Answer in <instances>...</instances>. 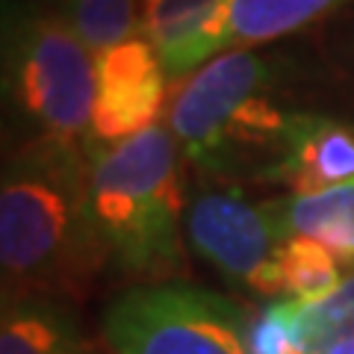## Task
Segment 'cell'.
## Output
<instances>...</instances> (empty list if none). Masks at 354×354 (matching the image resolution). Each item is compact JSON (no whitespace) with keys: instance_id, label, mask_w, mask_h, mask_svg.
Here are the masks:
<instances>
[{"instance_id":"cell-1","label":"cell","mask_w":354,"mask_h":354,"mask_svg":"<svg viewBox=\"0 0 354 354\" xmlns=\"http://www.w3.org/2000/svg\"><path fill=\"white\" fill-rule=\"evenodd\" d=\"M3 298L80 301L109 260L92 209L88 145L27 142L9 157L0 189Z\"/></svg>"},{"instance_id":"cell-7","label":"cell","mask_w":354,"mask_h":354,"mask_svg":"<svg viewBox=\"0 0 354 354\" xmlns=\"http://www.w3.org/2000/svg\"><path fill=\"white\" fill-rule=\"evenodd\" d=\"M165 68L145 39H130L95 57V142H124L157 124L165 101Z\"/></svg>"},{"instance_id":"cell-2","label":"cell","mask_w":354,"mask_h":354,"mask_svg":"<svg viewBox=\"0 0 354 354\" xmlns=\"http://www.w3.org/2000/svg\"><path fill=\"white\" fill-rule=\"evenodd\" d=\"M177 139L151 124L124 142H88L92 209L109 260L133 278L169 283L183 274V165Z\"/></svg>"},{"instance_id":"cell-13","label":"cell","mask_w":354,"mask_h":354,"mask_svg":"<svg viewBox=\"0 0 354 354\" xmlns=\"http://www.w3.org/2000/svg\"><path fill=\"white\" fill-rule=\"evenodd\" d=\"M57 18L74 30L92 57L139 39L136 0H41Z\"/></svg>"},{"instance_id":"cell-14","label":"cell","mask_w":354,"mask_h":354,"mask_svg":"<svg viewBox=\"0 0 354 354\" xmlns=\"http://www.w3.org/2000/svg\"><path fill=\"white\" fill-rule=\"evenodd\" d=\"M281 295L292 301H319L342 283L339 260L310 236H290L278 248Z\"/></svg>"},{"instance_id":"cell-12","label":"cell","mask_w":354,"mask_h":354,"mask_svg":"<svg viewBox=\"0 0 354 354\" xmlns=\"http://www.w3.org/2000/svg\"><path fill=\"white\" fill-rule=\"evenodd\" d=\"M283 236H310L339 263H354V180L316 195H290L272 201Z\"/></svg>"},{"instance_id":"cell-4","label":"cell","mask_w":354,"mask_h":354,"mask_svg":"<svg viewBox=\"0 0 354 354\" xmlns=\"http://www.w3.org/2000/svg\"><path fill=\"white\" fill-rule=\"evenodd\" d=\"M3 86L27 142L86 148L95 118V57L50 9L18 12L6 24Z\"/></svg>"},{"instance_id":"cell-11","label":"cell","mask_w":354,"mask_h":354,"mask_svg":"<svg viewBox=\"0 0 354 354\" xmlns=\"http://www.w3.org/2000/svg\"><path fill=\"white\" fill-rule=\"evenodd\" d=\"M0 354H95L74 316L53 298H3Z\"/></svg>"},{"instance_id":"cell-6","label":"cell","mask_w":354,"mask_h":354,"mask_svg":"<svg viewBox=\"0 0 354 354\" xmlns=\"http://www.w3.org/2000/svg\"><path fill=\"white\" fill-rule=\"evenodd\" d=\"M186 234L195 251L225 278L272 298L281 295L278 248L286 242L272 201L251 204L236 186H204L186 204Z\"/></svg>"},{"instance_id":"cell-9","label":"cell","mask_w":354,"mask_h":354,"mask_svg":"<svg viewBox=\"0 0 354 354\" xmlns=\"http://www.w3.org/2000/svg\"><path fill=\"white\" fill-rule=\"evenodd\" d=\"M221 0H136L139 36L151 41L169 77H183L207 53V27L216 18Z\"/></svg>"},{"instance_id":"cell-5","label":"cell","mask_w":354,"mask_h":354,"mask_svg":"<svg viewBox=\"0 0 354 354\" xmlns=\"http://www.w3.org/2000/svg\"><path fill=\"white\" fill-rule=\"evenodd\" d=\"M113 354H251L248 319L218 292L189 283H145L104 313Z\"/></svg>"},{"instance_id":"cell-17","label":"cell","mask_w":354,"mask_h":354,"mask_svg":"<svg viewBox=\"0 0 354 354\" xmlns=\"http://www.w3.org/2000/svg\"><path fill=\"white\" fill-rule=\"evenodd\" d=\"M325 354H354V339H348V342H339V346H334V348L325 351Z\"/></svg>"},{"instance_id":"cell-10","label":"cell","mask_w":354,"mask_h":354,"mask_svg":"<svg viewBox=\"0 0 354 354\" xmlns=\"http://www.w3.org/2000/svg\"><path fill=\"white\" fill-rule=\"evenodd\" d=\"M346 0H221L207 27V53L260 44L328 15Z\"/></svg>"},{"instance_id":"cell-15","label":"cell","mask_w":354,"mask_h":354,"mask_svg":"<svg viewBox=\"0 0 354 354\" xmlns=\"http://www.w3.org/2000/svg\"><path fill=\"white\" fill-rule=\"evenodd\" d=\"M295 328L307 354H325L354 339V274L319 301H295Z\"/></svg>"},{"instance_id":"cell-8","label":"cell","mask_w":354,"mask_h":354,"mask_svg":"<svg viewBox=\"0 0 354 354\" xmlns=\"http://www.w3.org/2000/svg\"><path fill=\"white\" fill-rule=\"evenodd\" d=\"M269 180L316 195L354 180V130L325 115L292 113L281 160Z\"/></svg>"},{"instance_id":"cell-16","label":"cell","mask_w":354,"mask_h":354,"mask_svg":"<svg viewBox=\"0 0 354 354\" xmlns=\"http://www.w3.org/2000/svg\"><path fill=\"white\" fill-rule=\"evenodd\" d=\"M251 354H307L295 328V301L274 298L248 319Z\"/></svg>"},{"instance_id":"cell-3","label":"cell","mask_w":354,"mask_h":354,"mask_svg":"<svg viewBox=\"0 0 354 354\" xmlns=\"http://www.w3.org/2000/svg\"><path fill=\"white\" fill-rule=\"evenodd\" d=\"M269 59L225 50L186 80L169 106V127L180 153L213 180H269L281 160L292 113L272 104Z\"/></svg>"}]
</instances>
